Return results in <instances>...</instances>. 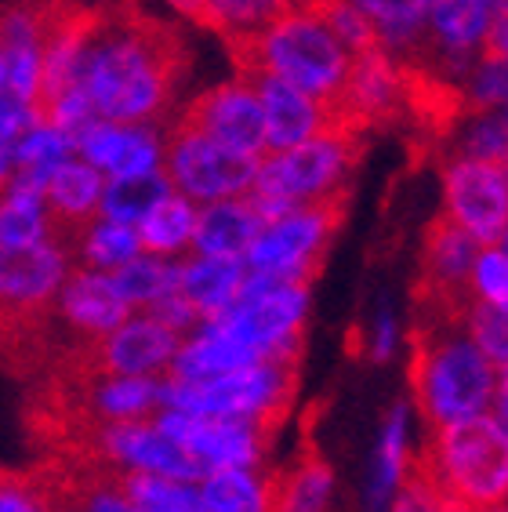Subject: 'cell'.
Here are the masks:
<instances>
[{"mask_svg": "<svg viewBox=\"0 0 508 512\" xmlns=\"http://www.w3.org/2000/svg\"><path fill=\"white\" fill-rule=\"evenodd\" d=\"M189 69L182 33L142 11L117 4L98 8L77 69V88L88 95L98 120L149 124L164 117Z\"/></svg>", "mask_w": 508, "mask_h": 512, "instance_id": "cell-1", "label": "cell"}, {"mask_svg": "<svg viewBox=\"0 0 508 512\" xmlns=\"http://www.w3.org/2000/svg\"><path fill=\"white\" fill-rule=\"evenodd\" d=\"M411 393L429 429L487 414L498 367L472 342L465 320H421L411 327Z\"/></svg>", "mask_w": 508, "mask_h": 512, "instance_id": "cell-2", "label": "cell"}, {"mask_svg": "<svg viewBox=\"0 0 508 512\" xmlns=\"http://www.w3.org/2000/svg\"><path fill=\"white\" fill-rule=\"evenodd\" d=\"M240 77H276L305 91L323 109L342 95L352 69V51L316 8L287 11L284 19L244 44H229Z\"/></svg>", "mask_w": 508, "mask_h": 512, "instance_id": "cell-3", "label": "cell"}, {"mask_svg": "<svg viewBox=\"0 0 508 512\" xmlns=\"http://www.w3.org/2000/svg\"><path fill=\"white\" fill-rule=\"evenodd\" d=\"M414 462L443 494V502L461 509H494L505 502L508 433L494 414H472L429 429Z\"/></svg>", "mask_w": 508, "mask_h": 512, "instance_id": "cell-4", "label": "cell"}, {"mask_svg": "<svg viewBox=\"0 0 508 512\" xmlns=\"http://www.w3.org/2000/svg\"><path fill=\"white\" fill-rule=\"evenodd\" d=\"M363 157V135L349 128H323L302 146L280 149V153H265L258 164L247 200L262 222L284 218L298 207L323 204L334 197H349L352 171Z\"/></svg>", "mask_w": 508, "mask_h": 512, "instance_id": "cell-5", "label": "cell"}, {"mask_svg": "<svg viewBox=\"0 0 508 512\" xmlns=\"http://www.w3.org/2000/svg\"><path fill=\"white\" fill-rule=\"evenodd\" d=\"M294 385H298V360H254L229 375L204 378V382H160V407L182 414H207V418H247L276 433L287 418Z\"/></svg>", "mask_w": 508, "mask_h": 512, "instance_id": "cell-6", "label": "cell"}, {"mask_svg": "<svg viewBox=\"0 0 508 512\" xmlns=\"http://www.w3.org/2000/svg\"><path fill=\"white\" fill-rule=\"evenodd\" d=\"M305 313H309V284H291L280 276L247 269L236 302L215 320L262 360L265 356L302 360Z\"/></svg>", "mask_w": 508, "mask_h": 512, "instance_id": "cell-7", "label": "cell"}, {"mask_svg": "<svg viewBox=\"0 0 508 512\" xmlns=\"http://www.w3.org/2000/svg\"><path fill=\"white\" fill-rule=\"evenodd\" d=\"M342 215L345 197H334L265 222L244 258L247 269L280 276V280H291V284H309L320 273L323 255H327L334 233L342 226Z\"/></svg>", "mask_w": 508, "mask_h": 512, "instance_id": "cell-8", "label": "cell"}, {"mask_svg": "<svg viewBox=\"0 0 508 512\" xmlns=\"http://www.w3.org/2000/svg\"><path fill=\"white\" fill-rule=\"evenodd\" d=\"M262 157H247L222 146L218 138L193 131L186 124H171L164 146V171L175 193L196 204H218V200L247 197L258 178Z\"/></svg>", "mask_w": 508, "mask_h": 512, "instance_id": "cell-9", "label": "cell"}, {"mask_svg": "<svg viewBox=\"0 0 508 512\" xmlns=\"http://www.w3.org/2000/svg\"><path fill=\"white\" fill-rule=\"evenodd\" d=\"M443 218L479 247L501 244L508 229V171L505 164L476 157H447L443 164Z\"/></svg>", "mask_w": 508, "mask_h": 512, "instance_id": "cell-10", "label": "cell"}, {"mask_svg": "<svg viewBox=\"0 0 508 512\" xmlns=\"http://www.w3.org/2000/svg\"><path fill=\"white\" fill-rule=\"evenodd\" d=\"M331 128H349L367 135L371 128H389L407 117V95H403V69L385 48L352 55L349 80L342 95L327 109Z\"/></svg>", "mask_w": 508, "mask_h": 512, "instance_id": "cell-11", "label": "cell"}, {"mask_svg": "<svg viewBox=\"0 0 508 512\" xmlns=\"http://www.w3.org/2000/svg\"><path fill=\"white\" fill-rule=\"evenodd\" d=\"M153 422L164 429L178 447L193 454L200 469H258L265 447L273 440L269 429L247 418H207V414L160 411Z\"/></svg>", "mask_w": 508, "mask_h": 512, "instance_id": "cell-12", "label": "cell"}, {"mask_svg": "<svg viewBox=\"0 0 508 512\" xmlns=\"http://www.w3.org/2000/svg\"><path fill=\"white\" fill-rule=\"evenodd\" d=\"M88 458L131 469V473H153L167 480L200 483L204 469L186 447H178L157 422H98L91 429Z\"/></svg>", "mask_w": 508, "mask_h": 512, "instance_id": "cell-13", "label": "cell"}, {"mask_svg": "<svg viewBox=\"0 0 508 512\" xmlns=\"http://www.w3.org/2000/svg\"><path fill=\"white\" fill-rule=\"evenodd\" d=\"M182 335L175 327L160 324L157 316L135 313L127 316L117 331L88 345H73V353L98 371V375H142L153 378L157 371H167L175 360Z\"/></svg>", "mask_w": 508, "mask_h": 512, "instance_id": "cell-14", "label": "cell"}, {"mask_svg": "<svg viewBox=\"0 0 508 512\" xmlns=\"http://www.w3.org/2000/svg\"><path fill=\"white\" fill-rule=\"evenodd\" d=\"M175 124H186L193 131L218 138L222 146L247 153V157H265V117H262V99L254 80L236 77L229 84L196 95L182 117Z\"/></svg>", "mask_w": 508, "mask_h": 512, "instance_id": "cell-15", "label": "cell"}, {"mask_svg": "<svg viewBox=\"0 0 508 512\" xmlns=\"http://www.w3.org/2000/svg\"><path fill=\"white\" fill-rule=\"evenodd\" d=\"M131 316V306L117 291L113 276L98 269H69L66 284L59 287L55 298V320L69 335V345H88L117 331Z\"/></svg>", "mask_w": 508, "mask_h": 512, "instance_id": "cell-16", "label": "cell"}, {"mask_svg": "<svg viewBox=\"0 0 508 512\" xmlns=\"http://www.w3.org/2000/svg\"><path fill=\"white\" fill-rule=\"evenodd\" d=\"M73 149L84 164H91L109 178L153 175L164 164V142L149 124L91 120L88 128L73 138Z\"/></svg>", "mask_w": 508, "mask_h": 512, "instance_id": "cell-17", "label": "cell"}, {"mask_svg": "<svg viewBox=\"0 0 508 512\" xmlns=\"http://www.w3.org/2000/svg\"><path fill=\"white\" fill-rule=\"evenodd\" d=\"M102 189H106L102 171H95L80 157L62 160L59 168L51 171L48 189H44V204L51 215V240H59L69 255L77 251L80 229L98 215Z\"/></svg>", "mask_w": 508, "mask_h": 512, "instance_id": "cell-18", "label": "cell"}, {"mask_svg": "<svg viewBox=\"0 0 508 512\" xmlns=\"http://www.w3.org/2000/svg\"><path fill=\"white\" fill-rule=\"evenodd\" d=\"M258 88L262 99V117H265V153H280V149L302 146L323 128H331L327 109L316 99H309L305 91L291 88L276 77H247Z\"/></svg>", "mask_w": 508, "mask_h": 512, "instance_id": "cell-19", "label": "cell"}, {"mask_svg": "<svg viewBox=\"0 0 508 512\" xmlns=\"http://www.w3.org/2000/svg\"><path fill=\"white\" fill-rule=\"evenodd\" d=\"M262 226V215L254 211L247 197L218 200V204H207L196 215V233L189 251L200 258H236V262H244Z\"/></svg>", "mask_w": 508, "mask_h": 512, "instance_id": "cell-20", "label": "cell"}, {"mask_svg": "<svg viewBox=\"0 0 508 512\" xmlns=\"http://www.w3.org/2000/svg\"><path fill=\"white\" fill-rule=\"evenodd\" d=\"M254 360H262V356H254L244 342H236L218 320H204L186 342L178 345L175 360L167 367V371H171L167 378H178V382H204V378L229 375V371L254 364Z\"/></svg>", "mask_w": 508, "mask_h": 512, "instance_id": "cell-21", "label": "cell"}, {"mask_svg": "<svg viewBox=\"0 0 508 512\" xmlns=\"http://www.w3.org/2000/svg\"><path fill=\"white\" fill-rule=\"evenodd\" d=\"M247 262L236 258H200L193 255L189 262L178 266V295L186 298L193 313L204 320H215L233 306L240 287H244Z\"/></svg>", "mask_w": 508, "mask_h": 512, "instance_id": "cell-22", "label": "cell"}, {"mask_svg": "<svg viewBox=\"0 0 508 512\" xmlns=\"http://www.w3.org/2000/svg\"><path fill=\"white\" fill-rule=\"evenodd\" d=\"M269 480V512H327L334 491L331 465L316 451H302L287 469H276Z\"/></svg>", "mask_w": 508, "mask_h": 512, "instance_id": "cell-23", "label": "cell"}, {"mask_svg": "<svg viewBox=\"0 0 508 512\" xmlns=\"http://www.w3.org/2000/svg\"><path fill=\"white\" fill-rule=\"evenodd\" d=\"M411 473V458H407V404H396L389 411V422L381 429L378 451H374L371 476H367V509L385 512L396 491L403 487Z\"/></svg>", "mask_w": 508, "mask_h": 512, "instance_id": "cell-24", "label": "cell"}, {"mask_svg": "<svg viewBox=\"0 0 508 512\" xmlns=\"http://www.w3.org/2000/svg\"><path fill=\"white\" fill-rule=\"evenodd\" d=\"M196 204L182 193H167L153 211H149L142 222H138V244H142V255H157V258H178L182 251L193 247L196 233Z\"/></svg>", "mask_w": 508, "mask_h": 512, "instance_id": "cell-25", "label": "cell"}, {"mask_svg": "<svg viewBox=\"0 0 508 512\" xmlns=\"http://www.w3.org/2000/svg\"><path fill=\"white\" fill-rule=\"evenodd\" d=\"M378 33L381 48L400 62L418 48L432 0H352Z\"/></svg>", "mask_w": 508, "mask_h": 512, "instance_id": "cell-26", "label": "cell"}, {"mask_svg": "<svg viewBox=\"0 0 508 512\" xmlns=\"http://www.w3.org/2000/svg\"><path fill=\"white\" fill-rule=\"evenodd\" d=\"M207 8V26L218 30L229 44H244V40L258 37L273 26L276 19H284L287 11L309 8V0H204Z\"/></svg>", "mask_w": 508, "mask_h": 512, "instance_id": "cell-27", "label": "cell"}, {"mask_svg": "<svg viewBox=\"0 0 508 512\" xmlns=\"http://www.w3.org/2000/svg\"><path fill=\"white\" fill-rule=\"evenodd\" d=\"M196 491L207 512H269V480L254 469H211Z\"/></svg>", "mask_w": 508, "mask_h": 512, "instance_id": "cell-28", "label": "cell"}, {"mask_svg": "<svg viewBox=\"0 0 508 512\" xmlns=\"http://www.w3.org/2000/svg\"><path fill=\"white\" fill-rule=\"evenodd\" d=\"M142 255V244H138V229L124 226V222H113V218L95 215L88 226L80 229L77 251L73 258H80L88 269L98 273H113V269L127 266L131 258Z\"/></svg>", "mask_w": 508, "mask_h": 512, "instance_id": "cell-29", "label": "cell"}, {"mask_svg": "<svg viewBox=\"0 0 508 512\" xmlns=\"http://www.w3.org/2000/svg\"><path fill=\"white\" fill-rule=\"evenodd\" d=\"M51 240V215L44 193L8 186L0 193V247H30Z\"/></svg>", "mask_w": 508, "mask_h": 512, "instance_id": "cell-30", "label": "cell"}, {"mask_svg": "<svg viewBox=\"0 0 508 512\" xmlns=\"http://www.w3.org/2000/svg\"><path fill=\"white\" fill-rule=\"evenodd\" d=\"M167 193H175V189H171L167 175H160V171H153V175H135V178H109L106 189H102L98 215L113 218V222H124V226H138Z\"/></svg>", "mask_w": 508, "mask_h": 512, "instance_id": "cell-31", "label": "cell"}, {"mask_svg": "<svg viewBox=\"0 0 508 512\" xmlns=\"http://www.w3.org/2000/svg\"><path fill=\"white\" fill-rule=\"evenodd\" d=\"M113 284L124 295V302L131 309H149L157 306L160 298L178 291V262L171 258H157V255H138L131 258L127 266L113 269Z\"/></svg>", "mask_w": 508, "mask_h": 512, "instance_id": "cell-32", "label": "cell"}, {"mask_svg": "<svg viewBox=\"0 0 508 512\" xmlns=\"http://www.w3.org/2000/svg\"><path fill=\"white\" fill-rule=\"evenodd\" d=\"M454 138H458L454 142V157L494 160V164H505L508 160V120L501 117V109L469 113V120L454 128Z\"/></svg>", "mask_w": 508, "mask_h": 512, "instance_id": "cell-33", "label": "cell"}, {"mask_svg": "<svg viewBox=\"0 0 508 512\" xmlns=\"http://www.w3.org/2000/svg\"><path fill=\"white\" fill-rule=\"evenodd\" d=\"M469 291L472 302L508 313V251L501 244L479 247L476 262H472Z\"/></svg>", "mask_w": 508, "mask_h": 512, "instance_id": "cell-34", "label": "cell"}, {"mask_svg": "<svg viewBox=\"0 0 508 512\" xmlns=\"http://www.w3.org/2000/svg\"><path fill=\"white\" fill-rule=\"evenodd\" d=\"M316 11L327 19V26L338 33V40H342L352 55H363V51L381 48V40H378V33H374V26L367 22V15H363L352 0H323Z\"/></svg>", "mask_w": 508, "mask_h": 512, "instance_id": "cell-35", "label": "cell"}, {"mask_svg": "<svg viewBox=\"0 0 508 512\" xmlns=\"http://www.w3.org/2000/svg\"><path fill=\"white\" fill-rule=\"evenodd\" d=\"M465 327H469L472 342L483 349L494 367H505L508 364V313L501 309H490L483 302H472L469 316H465Z\"/></svg>", "mask_w": 508, "mask_h": 512, "instance_id": "cell-36", "label": "cell"}, {"mask_svg": "<svg viewBox=\"0 0 508 512\" xmlns=\"http://www.w3.org/2000/svg\"><path fill=\"white\" fill-rule=\"evenodd\" d=\"M389 512H447V502H443V494L432 487L429 476L418 469V462H411V473H407L403 487L389 502Z\"/></svg>", "mask_w": 508, "mask_h": 512, "instance_id": "cell-37", "label": "cell"}, {"mask_svg": "<svg viewBox=\"0 0 508 512\" xmlns=\"http://www.w3.org/2000/svg\"><path fill=\"white\" fill-rule=\"evenodd\" d=\"M0 512H51L30 473L0 469Z\"/></svg>", "mask_w": 508, "mask_h": 512, "instance_id": "cell-38", "label": "cell"}, {"mask_svg": "<svg viewBox=\"0 0 508 512\" xmlns=\"http://www.w3.org/2000/svg\"><path fill=\"white\" fill-rule=\"evenodd\" d=\"M396 345H400V324H396V316L389 309H381L378 316L371 320V331H367V356L385 364L392 353H396Z\"/></svg>", "mask_w": 508, "mask_h": 512, "instance_id": "cell-39", "label": "cell"}, {"mask_svg": "<svg viewBox=\"0 0 508 512\" xmlns=\"http://www.w3.org/2000/svg\"><path fill=\"white\" fill-rule=\"evenodd\" d=\"M483 55H494V59H508V15L494 19V26H490V37H487V48H483Z\"/></svg>", "mask_w": 508, "mask_h": 512, "instance_id": "cell-40", "label": "cell"}, {"mask_svg": "<svg viewBox=\"0 0 508 512\" xmlns=\"http://www.w3.org/2000/svg\"><path fill=\"white\" fill-rule=\"evenodd\" d=\"M15 142L19 138H0V193L8 189L11 175H15Z\"/></svg>", "mask_w": 508, "mask_h": 512, "instance_id": "cell-41", "label": "cell"}, {"mask_svg": "<svg viewBox=\"0 0 508 512\" xmlns=\"http://www.w3.org/2000/svg\"><path fill=\"white\" fill-rule=\"evenodd\" d=\"M494 418L505 425L508 433V364L498 367V393H494Z\"/></svg>", "mask_w": 508, "mask_h": 512, "instance_id": "cell-42", "label": "cell"}, {"mask_svg": "<svg viewBox=\"0 0 508 512\" xmlns=\"http://www.w3.org/2000/svg\"><path fill=\"white\" fill-rule=\"evenodd\" d=\"M8 88V66H4V48H0V91Z\"/></svg>", "mask_w": 508, "mask_h": 512, "instance_id": "cell-43", "label": "cell"}, {"mask_svg": "<svg viewBox=\"0 0 508 512\" xmlns=\"http://www.w3.org/2000/svg\"><path fill=\"white\" fill-rule=\"evenodd\" d=\"M501 117H505V120H508V99H505V106H501Z\"/></svg>", "mask_w": 508, "mask_h": 512, "instance_id": "cell-44", "label": "cell"}, {"mask_svg": "<svg viewBox=\"0 0 508 512\" xmlns=\"http://www.w3.org/2000/svg\"><path fill=\"white\" fill-rule=\"evenodd\" d=\"M501 247H505V251H508V229H505V237H501Z\"/></svg>", "mask_w": 508, "mask_h": 512, "instance_id": "cell-45", "label": "cell"}, {"mask_svg": "<svg viewBox=\"0 0 508 512\" xmlns=\"http://www.w3.org/2000/svg\"><path fill=\"white\" fill-rule=\"evenodd\" d=\"M320 4H323V0H309V8H320Z\"/></svg>", "mask_w": 508, "mask_h": 512, "instance_id": "cell-46", "label": "cell"}, {"mask_svg": "<svg viewBox=\"0 0 508 512\" xmlns=\"http://www.w3.org/2000/svg\"><path fill=\"white\" fill-rule=\"evenodd\" d=\"M501 505H508V494H505V502H501Z\"/></svg>", "mask_w": 508, "mask_h": 512, "instance_id": "cell-47", "label": "cell"}, {"mask_svg": "<svg viewBox=\"0 0 508 512\" xmlns=\"http://www.w3.org/2000/svg\"><path fill=\"white\" fill-rule=\"evenodd\" d=\"M505 171H508V160H505Z\"/></svg>", "mask_w": 508, "mask_h": 512, "instance_id": "cell-48", "label": "cell"}]
</instances>
